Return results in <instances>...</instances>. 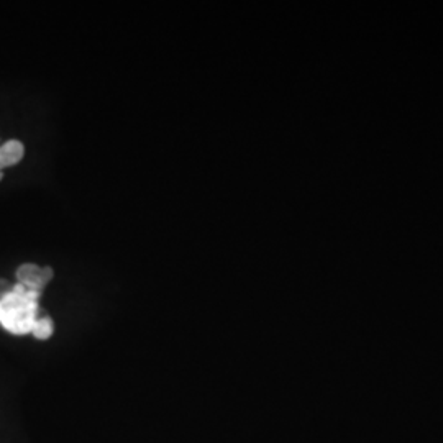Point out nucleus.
I'll list each match as a JSON object with an SVG mask.
<instances>
[{
    "label": "nucleus",
    "mask_w": 443,
    "mask_h": 443,
    "mask_svg": "<svg viewBox=\"0 0 443 443\" xmlns=\"http://www.w3.org/2000/svg\"><path fill=\"white\" fill-rule=\"evenodd\" d=\"M25 154V146L22 142L10 140L0 146V171L8 166H13L22 161Z\"/></svg>",
    "instance_id": "nucleus-3"
},
{
    "label": "nucleus",
    "mask_w": 443,
    "mask_h": 443,
    "mask_svg": "<svg viewBox=\"0 0 443 443\" xmlns=\"http://www.w3.org/2000/svg\"><path fill=\"white\" fill-rule=\"evenodd\" d=\"M54 272L51 267H41L32 263H25V265L18 266L17 270V280L18 284H22L30 291L35 292H43L46 284L53 280Z\"/></svg>",
    "instance_id": "nucleus-2"
},
{
    "label": "nucleus",
    "mask_w": 443,
    "mask_h": 443,
    "mask_svg": "<svg viewBox=\"0 0 443 443\" xmlns=\"http://www.w3.org/2000/svg\"><path fill=\"white\" fill-rule=\"evenodd\" d=\"M41 292L30 291L15 284L0 297V326L13 335L32 333L38 318V301Z\"/></svg>",
    "instance_id": "nucleus-1"
},
{
    "label": "nucleus",
    "mask_w": 443,
    "mask_h": 443,
    "mask_svg": "<svg viewBox=\"0 0 443 443\" xmlns=\"http://www.w3.org/2000/svg\"><path fill=\"white\" fill-rule=\"evenodd\" d=\"M54 332V323L51 317H38L33 326V337L37 340H48Z\"/></svg>",
    "instance_id": "nucleus-4"
}]
</instances>
